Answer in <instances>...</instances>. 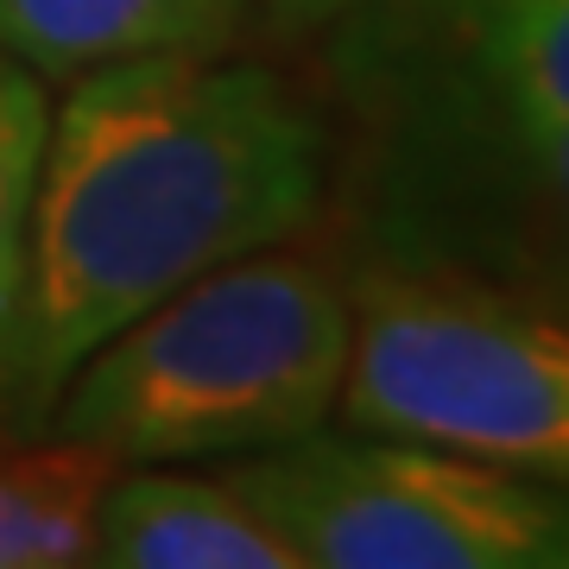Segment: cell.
Returning <instances> with one entry per match:
<instances>
[{
    "label": "cell",
    "instance_id": "9",
    "mask_svg": "<svg viewBox=\"0 0 569 569\" xmlns=\"http://www.w3.org/2000/svg\"><path fill=\"white\" fill-rule=\"evenodd\" d=\"M114 468L102 449L0 411V569L89 563L96 500Z\"/></svg>",
    "mask_w": 569,
    "mask_h": 569
},
{
    "label": "cell",
    "instance_id": "4",
    "mask_svg": "<svg viewBox=\"0 0 569 569\" xmlns=\"http://www.w3.org/2000/svg\"><path fill=\"white\" fill-rule=\"evenodd\" d=\"M222 481L305 569H569V488L456 449L310 430Z\"/></svg>",
    "mask_w": 569,
    "mask_h": 569
},
{
    "label": "cell",
    "instance_id": "10",
    "mask_svg": "<svg viewBox=\"0 0 569 569\" xmlns=\"http://www.w3.org/2000/svg\"><path fill=\"white\" fill-rule=\"evenodd\" d=\"M44 127H51L44 77H32L20 58L0 51V399H7V380H13V342H20Z\"/></svg>",
    "mask_w": 569,
    "mask_h": 569
},
{
    "label": "cell",
    "instance_id": "6",
    "mask_svg": "<svg viewBox=\"0 0 569 569\" xmlns=\"http://www.w3.org/2000/svg\"><path fill=\"white\" fill-rule=\"evenodd\" d=\"M361 247L462 266L569 317V127L367 133Z\"/></svg>",
    "mask_w": 569,
    "mask_h": 569
},
{
    "label": "cell",
    "instance_id": "11",
    "mask_svg": "<svg viewBox=\"0 0 569 569\" xmlns=\"http://www.w3.org/2000/svg\"><path fill=\"white\" fill-rule=\"evenodd\" d=\"M355 0H266V13L284 26V32H329Z\"/></svg>",
    "mask_w": 569,
    "mask_h": 569
},
{
    "label": "cell",
    "instance_id": "1",
    "mask_svg": "<svg viewBox=\"0 0 569 569\" xmlns=\"http://www.w3.org/2000/svg\"><path fill=\"white\" fill-rule=\"evenodd\" d=\"M329 197V127L260 58L159 51L70 77L32 197L0 411L44 430L70 367L216 266L298 241Z\"/></svg>",
    "mask_w": 569,
    "mask_h": 569
},
{
    "label": "cell",
    "instance_id": "7",
    "mask_svg": "<svg viewBox=\"0 0 569 569\" xmlns=\"http://www.w3.org/2000/svg\"><path fill=\"white\" fill-rule=\"evenodd\" d=\"M102 569H305L298 550L228 488L190 462H121L89 526Z\"/></svg>",
    "mask_w": 569,
    "mask_h": 569
},
{
    "label": "cell",
    "instance_id": "2",
    "mask_svg": "<svg viewBox=\"0 0 569 569\" xmlns=\"http://www.w3.org/2000/svg\"><path fill=\"white\" fill-rule=\"evenodd\" d=\"M348 342V272L298 247H260L89 348L44 430L102 449L108 462L260 456L329 425Z\"/></svg>",
    "mask_w": 569,
    "mask_h": 569
},
{
    "label": "cell",
    "instance_id": "8",
    "mask_svg": "<svg viewBox=\"0 0 569 569\" xmlns=\"http://www.w3.org/2000/svg\"><path fill=\"white\" fill-rule=\"evenodd\" d=\"M247 0H0V51L32 77L70 82L121 58L228 51Z\"/></svg>",
    "mask_w": 569,
    "mask_h": 569
},
{
    "label": "cell",
    "instance_id": "3",
    "mask_svg": "<svg viewBox=\"0 0 569 569\" xmlns=\"http://www.w3.org/2000/svg\"><path fill=\"white\" fill-rule=\"evenodd\" d=\"M348 430L569 488V317L512 284L361 247L348 272Z\"/></svg>",
    "mask_w": 569,
    "mask_h": 569
},
{
    "label": "cell",
    "instance_id": "5",
    "mask_svg": "<svg viewBox=\"0 0 569 569\" xmlns=\"http://www.w3.org/2000/svg\"><path fill=\"white\" fill-rule=\"evenodd\" d=\"M329 77L361 140L569 127V0H355Z\"/></svg>",
    "mask_w": 569,
    "mask_h": 569
}]
</instances>
